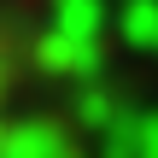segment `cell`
<instances>
[{"mask_svg": "<svg viewBox=\"0 0 158 158\" xmlns=\"http://www.w3.org/2000/svg\"><path fill=\"white\" fill-rule=\"evenodd\" d=\"M0 158H82V147L64 135V123L53 117H12Z\"/></svg>", "mask_w": 158, "mask_h": 158, "instance_id": "obj_1", "label": "cell"}, {"mask_svg": "<svg viewBox=\"0 0 158 158\" xmlns=\"http://www.w3.org/2000/svg\"><path fill=\"white\" fill-rule=\"evenodd\" d=\"M12 129V59H6V35H0V147Z\"/></svg>", "mask_w": 158, "mask_h": 158, "instance_id": "obj_2", "label": "cell"}]
</instances>
